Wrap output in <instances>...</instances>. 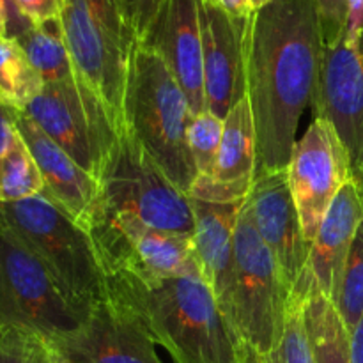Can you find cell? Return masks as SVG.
<instances>
[{"instance_id": "cell-7", "label": "cell", "mask_w": 363, "mask_h": 363, "mask_svg": "<svg viewBox=\"0 0 363 363\" xmlns=\"http://www.w3.org/2000/svg\"><path fill=\"white\" fill-rule=\"evenodd\" d=\"M289 303L279 264L259 236L245 201L236 227L230 325L245 344L264 357L282 339Z\"/></svg>"}, {"instance_id": "cell-10", "label": "cell", "mask_w": 363, "mask_h": 363, "mask_svg": "<svg viewBox=\"0 0 363 363\" xmlns=\"http://www.w3.org/2000/svg\"><path fill=\"white\" fill-rule=\"evenodd\" d=\"M99 257L110 273L144 280L174 279L201 272L194 236L165 233L124 213L98 211L91 227Z\"/></svg>"}, {"instance_id": "cell-34", "label": "cell", "mask_w": 363, "mask_h": 363, "mask_svg": "<svg viewBox=\"0 0 363 363\" xmlns=\"http://www.w3.org/2000/svg\"><path fill=\"white\" fill-rule=\"evenodd\" d=\"M209 2L215 4L223 13L236 18V20H247V18H250L254 14L248 0H209Z\"/></svg>"}, {"instance_id": "cell-13", "label": "cell", "mask_w": 363, "mask_h": 363, "mask_svg": "<svg viewBox=\"0 0 363 363\" xmlns=\"http://www.w3.org/2000/svg\"><path fill=\"white\" fill-rule=\"evenodd\" d=\"M315 117H323L339 135L350 156L353 179L363 177V46L340 41L325 46L312 94Z\"/></svg>"}, {"instance_id": "cell-27", "label": "cell", "mask_w": 363, "mask_h": 363, "mask_svg": "<svg viewBox=\"0 0 363 363\" xmlns=\"http://www.w3.org/2000/svg\"><path fill=\"white\" fill-rule=\"evenodd\" d=\"M222 133L223 119L209 110L197 113L191 119L188 128V145L197 170V179H209L215 172Z\"/></svg>"}, {"instance_id": "cell-32", "label": "cell", "mask_w": 363, "mask_h": 363, "mask_svg": "<svg viewBox=\"0 0 363 363\" xmlns=\"http://www.w3.org/2000/svg\"><path fill=\"white\" fill-rule=\"evenodd\" d=\"M347 16L342 41L353 48L363 46V0H346Z\"/></svg>"}, {"instance_id": "cell-5", "label": "cell", "mask_w": 363, "mask_h": 363, "mask_svg": "<svg viewBox=\"0 0 363 363\" xmlns=\"http://www.w3.org/2000/svg\"><path fill=\"white\" fill-rule=\"evenodd\" d=\"M59 21L77 77L124 126V92L138 39L121 0H62Z\"/></svg>"}, {"instance_id": "cell-9", "label": "cell", "mask_w": 363, "mask_h": 363, "mask_svg": "<svg viewBox=\"0 0 363 363\" xmlns=\"http://www.w3.org/2000/svg\"><path fill=\"white\" fill-rule=\"evenodd\" d=\"M87 314L64 294L41 261L0 223V326H25L53 344L77 332Z\"/></svg>"}, {"instance_id": "cell-14", "label": "cell", "mask_w": 363, "mask_h": 363, "mask_svg": "<svg viewBox=\"0 0 363 363\" xmlns=\"http://www.w3.org/2000/svg\"><path fill=\"white\" fill-rule=\"evenodd\" d=\"M52 346L64 363H163L140 319L112 296L96 303L77 332Z\"/></svg>"}, {"instance_id": "cell-39", "label": "cell", "mask_w": 363, "mask_h": 363, "mask_svg": "<svg viewBox=\"0 0 363 363\" xmlns=\"http://www.w3.org/2000/svg\"><path fill=\"white\" fill-rule=\"evenodd\" d=\"M272 2V0H248V4H250V7H252V11H259V9H262V7L264 6H268V4Z\"/></svg>"}, {"instance_id": "cell-23", "label": "cell", "mask_w": 363, "mask_h": 363, "mask_svg": "<svg viewBox=\"0 0 363 363\" xmlns=\"http://www.w3.org/2000/svg\"><path fill=\"white\" fill-rule=\"evenodd\" d=\"M45 87L16 39H0V99L13 110H25Z\"/></svg>"}, {"instance_id": "cell-19", "label": "cell", "mask_w": 363, "mask_h": 363, "mask_svg": "<svg viewBox=\"0 0 363 363\" xmlns=\"http://www.w3.org/2000/svg\"><path fill=\"white\" fill-rule=\"evenodd\" d=\"M243 202L220 204L191 199L195 215L194 248L199 268L229 321L236 266V227Z\"/></svg>"}, {"instance_id": "cell-3", "label": "cell", "mask_w": 363, "mask_h": 363, "mask_svg": "<svg viewBox=\"0 0 363 363\" xmlns=\"http://www.w3.org/2000/svg\"><path fill=\"white\" fill-rule=\"evenodd\" d=\"M124 128L179 190L190 195L197 179L188 145L194 112L186 94L158 52L138 43L131 57L123 105Z\"/></svg>"}, {"instance_id": "cell-33", "label": "cell", "mask_w": 363, "mask_h": 363, "mask_svg": "<svg viewBox=\"0 0 363 363\" xmlns=\"http://www.w3.org/2000/svg\"><path fill=\"white\" fill-rule=\"evenodd\" d=\"M18 137L16 124H14V110L9 108L6 103L0 99V162L9 151L11 144Z\"/></svg>"}, {"instance_id": "cell-29", "label": "cell", "mask_w": 363, "mask_h": 363, "mask_svg": "<svg viewBox=\"0 0 363 363\" xmlns=\"http://www.w3.org/2000/svg\"><path fill=\"white\" fill-rule=\"evenodd\" d=\"M315 13L321 28L323 45H339L346 32V0H315Z\"/></svg>"}, {"instance_id": "cell-26", "label": "cell", "mask_w": 363, "mask_h": 363, "mask_svg": "<svg viewBox=\"0 0 363 363\" xmlns=\"http://www.w3.org/2000/svg\"><path fill=\"white\" fill-rule=\"evenodd\" d=\"M0 363H64L52 342L25 326H0Z\"/></svg>"}, {"instance_id": "cell-8", "label": "cell", "mask_w": 363, "mask_h": 363, "mask_svg": "<svg viewBox=\"0 0 363 363\" xmlns=\"http://www.w3.org/2000/svg\"><path fill=\"white\" fill-rule=\"evenodd\" d=\"M23 112L99 183L124 126L89 85L78 77L45 84Z\"/></svg>"}, {"instance_id": "cell-35", "label": "cell", "mask_w": 363, "mask_h": 363, "mask_svg": "<svg viewBox=\"0 0 363 363\" xmlns=\"http://www.w3.org/2000/svg\"><path fill=\"white\" fill-rule=\"evenodd\" d=\"M350 354L351 363H363V315L350 333Z\"/></svg>"}, {"instance_id": "cell-31", "label": "cell", "mask_w": 363, "mask_h": 363, "mask_svg": "<svg viewBox=\"0 0 363 363\" xmlns=\"http://www.w3.org/2000/svg\"><path fill=\"white\" fill-rule=\"evenodd\" d=\"M11 4L30 23H43L59 18L62 7V0H11Z\"/></svg>"}, {"instance_id": "cell-30", "label": "cell", "mask_w": 363, "mask_h": 363, "mask_svg": "<svg viewBox=\"0 0 363 363\" xmlns=\"http://www.w3.org/2000/svg\"><path fill=\"white\" fill-rule=\"evenodd\" d=\"M121 4L138 43H142L155 27L167 0H121Z\"/></svg>"}, {"instance_id": "cell-2", "label": "cell", "mask_w": 363, "mask_h": 363, "mask_svg": "<svg viewBox=\"0 0 363 363\" xmlns=\"http://www.w3.org/2000/svg\"><path fill=\"white\" fill-rule=\"evenodd\" d=\"M108 296L133 311L174 363H238L243 340L201 272L144 280L110 273Z\"/></svg>"}, {"instance_id": "cell-37", "label": "cell", "mask_w": 363, "mask_h": 363, "mask_svg": "<svg viewBox=\"0 0 363 363\" xmlns=\"http://www.w3.org/2000/svg\"><path fill=\"white\" fill-rule=\"evenodd\" d=\"M238 363H262L261 362V354L254 350L252 346L248 344H241V350H240V360Z\"/></svg>"}, {"instance_id": "cell-24", "label": "cell", "mask_w": 363, "mask_h": 363, "mask_svg": "<svg viewBox=\"0 0 363 363\" xmlns=\"http://www.w3.org/2000/svg\"><path fill=\"white\" fill-rule=\"evenodd\" d=\"M45 191L41 170L30 149L18 137L0 162V202H20Z\"/></svg>"}, {"instance_id": "cell-28", "label": "cell", "mask_w": 363, "mask_h": 363, "mask_svg": "<svg viewBox=\"0 0 363 363\" xmlns=\"http://www.w3.org/2000/svg\"><path fill=\"white\" fill-rule=\"evenodd\" d=\"M262 363H315L308 342L307 326H305L303 301L291 298L286 315V326L280 342L272 353L261 357Z\"/></svg>"}, {"instance_id": "cell-22", "label": "cell", "mask_w": 363, "mask_h": 363, "mask_svg": "<svg viewBox=\"0 0 363 363\" xmlns=\"http://www.w3.org/2000/svg\"><path fill=\"white\" fill-rule=\"evenodd\" d=\"M303 315L315 363H351L350 333L332 301L319 293L308 294Z\"/></svg>"}, {"instance_id": "cell-16", "label": "cell", "mask_w": 363, "mask_h": 363, "mask_svg": "<svg viewBox=\"0 0 363 363\" xmlns=\"http://www.w3.org/2000/svg\"><path fill=\"white\" fill-rule=\"evenodd\" d=\"M14 124L30 149L52 199L78 225L89 230L99 208V183L60 149L23 110H14Z\"/></svg>"}, {"instance_id": "cell-1", "label": "cell", "mask_w": 363, "mask_h": 363, "mask_svg": "<svg viewBox=\"0 0 363 363\" xmlns=\"http://www.w3.org/2000/svg\"><path fill=\"white\" fill-rule=\"evenodd\" d=\"M315 0H272L252 16L245 57L257 174L286 170L323 59Z\"/></svg>"}, {"instance_id": "cell-36", "label": "cell", "mask_w": 363, "mask_h": 363, "mask_svg": "<svg viewBox=\"0 0 363 363\" xmlns=\"http://www.w3.org/2000/svg\"><path fill=\"white\" fill-rule=\"evenodd\" d=\"M4 2H6L7 9H9V38H16V35L20 34L23 28H27L28 25H30V21L25 20V18L21 16L16 9H14V6L11 4V0H4Z\"/></svg>"}, {"instance_id": "cell-18", "label": "cell", "mask_w": 363, "mask_h": 363, "mask_svg": "<svg viewBox=\"0 0 363 363\" xmlns=\"http://www.w3.org/2000/svg\"><path fill=\"white\" fill-rule=\"evenodd\" d=\"M255 176L257 137L250 103L245 96L223 119V133L215 172L209 179L195 181L190 197L220 204L243 202L254 186Z\"/></svg>"}, {"instance_id": "cell-40", "label": "cell", "mask_w": 363, "mask_h": 363, "mask_svg": "<svg viewBox=\"0 0 363 363\" xmlns=\"http://www.w3.org/2000/svg\"><path fill=\"white\" fill-rule=\"evenodd\" d=\"M357 183H358V186H360V190H362V194H363V177H362V179H358Z\"/></svg>"}, {"instance_id": "cell-11", "label": "cell", "mask_w": 363, "mask_h": 363, "mask_svg": "<svg viewBox=\"0 0 363 363\" xmlns=\"http://www.w3.org/2000/svg\"><path fill=\"white\" fill-rule=\"evenodd\" d=\"M286 174L301 230L312 245L330 206L353 179L350 156L328 121L314 117L294 144Z\"/></svg>"}, {"instance_id": "cell-15", "label": "cell", "mask_w": 363, "mask_h": 363, "mask_svg": "<svg viewBox=\"0 0 363 363\" xmlns=\"http://www.w3.org/2000/svg\"><path fill=\"white\" fill-rule=\"evenodd\" d=\"M204 60L206 110L225 119L238 101L247 96L245 57L252 14L236 20L209 0H197Z\"/></svg>"}, {"instance_id": "cell-4", "label": "cell", "mask_w": 363, "mask_h": 363, "mask_svg": "<svg viewBox=\"0 0 363 363\" xmlns=\"http://www.w3.org/2000/svg\"><path fill=\"white\" fill-rule=\"evenodd\" d=\"M0 223L41 261L74 305L91 312L108 296V275L91 233L45 194L0 202Z\"/></svg>"}, {"instance_id": "cell-6", "label": "cell", "mask_w": 363, "mask_h": 363, "mask_svg": "<svg viewBox=\"0 0 363 363\" xmlns=\"http://www.w3.org/2000/svg\"><path fill=\"white\" fill-rule=\"evenodd\" d=\"M98 211L124 213L155 229L181 236L195 233L190 195L167 177L126 128L99 177Z\"/></svg>"}, {"instance_id": "cell-25", "label": "cell", "mask_w": 363, "mask_h": 363, "mask_svg": "<svg viewBox=\"0 0 363 363\" xmlns=\"http://www.w3.org/2000/svg\"><path fill=\"white\" fill-rule=\"evenodd\" d=\"M330 301L339 312L347 333L353 332L363 315V222L354 234L339 286Z\"/></svg>"}, {"instance_id": "cell-38", "label": "cell", "mask_w": 363, "mask_h": 363, "mask_svg": "<svg viewBox=\"0 0 363 363\" xmlns=\"http://www.w3.org/2000/svg\"><path fill=\"white\" fill-rule=\"evenodd\" d=\"M9 38V9L6 2L0 0V39Z\"/></svg>"}, {"instance_id": "cell-17", "label": "cell", "mask_w": 363, "mask_h": 363, "mask_svg": "<svg viewBox=\"0 0 363 363\" xmlns=\"http://www.w3.org/2000/svg\"><path fill=\"white\" fill-rule=\"evenodd\" d=\"M144 45L162 55L186 94L194 116L206 110L204 60L197 0H167Z\"/></svg>"}, {"instance_id": "cell-21", "label": "cell", "mask_w": 363, "mask_h": 363, "mask_svg": "<svg viewBox=\"0 0 363 363\" xmlns=\"http://www.w3.org/2000/svg\"><path fill=\"white\" fill-rule=\"evenodd\" d=\"M13 39H16L45 84L66 82L77 77L59 18L30 23Z\"/></svg>"}, {"instance_id": "cell-20", "label": "cell", "mask_w": 363, "mask_h": 363, "mask_svg": "<svg viewBox=\"0 0 363 363\" xmlns=\"http://www.w3.org/2000/svg\"><path fill=\"white\" fill-rule=\"evenodd\" d=\"M362 222L363 194L357 181L351 179L330 206L318 236L312 241L307 269L308 294L319 293L332 300Z\"/></svg>"}, {"instance_id": "cell-12", "label": "cell", "mask_w": 363, "mask_h": 363, "mask_svg": "<svg viewBox=\"0 0 363 363\" xmlns=\"http://www.w3.org/2000/svg\"><path fill=\"white\" fill-rule=\"evenodd\" d=\"M259 236L279 264L293 300L308 298L307 269L312 245L305 240L286 170L257 174L247 197Z\"/></svg>"}]
</instances>
